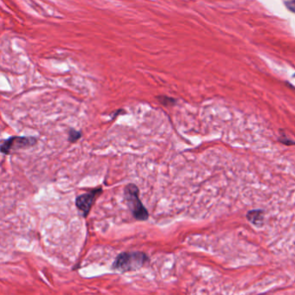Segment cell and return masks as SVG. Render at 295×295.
<instances>
[{"label":"cell","instance_id":"obj_1","mask_svg":"<svg viewBox=\"0 0 295 295\" xmlns=\"http://www.w3.org/2000/svg\"><path fill=\"white\" fill-rule=\"evenodd\" d=\"M148 261V257L142 252H125L119 255L114 262V268L121 272L138 270Z\"/></svg>","mask_w":295,"mask_h":295},{"label":"cell","instance_id":"obj_8","mask_svg":"<svg viewBox=\"0 0 295 295\" xmlns=\"http://www.w3.org/2000/svg\"><path fill=\"white\" fill-rule=\"evenodd\" d=\"M294 77H295V75H294Z\"/></svg>","mask_w":295,"mask_h":295},{"label":"cell","instance_id":"obj_7","mask_svg":"<svg viewBox=\"0 0 295 295\" xmlns=\"http://www.w3.org/2000/svg\"><path fill=\"white\" fill-rule=\"evenodd\" d=\"M286 6L291 12L295 13V0H291L286 2Z\"/></svg>","mask_w":295,"mask_h":295},{"label":"cell","instance_id":"obj_6","mask_svg":"<svg viewBox=\"0 0 295 295\" xmlns=\"http://www.w3.org/2000/svg\"><path fill=\"white\" fill-rule=\"evenodd\" d=\"M68 140L70 141V142H75L76 140H79L80 138H81V134L80 132H78V131L75 130H72L69 131V133H68Z\"/></svg>","mask_w":295,"mask_h":295},{"label":"cell","instance_id":"obj_2","mask_svg":"<svg viewBox=\"0 0 295 295\" xmlns=\"http://www.w3.org/2000/svg\"><path fill=\"white\" fill-rule=\"evenodd\" d=\"M140 190L135 184L129 183L125 188V198L128 207L137 220L146 221L149 218L148 212L140 201Z\"/></svg>","mask_w":295,"mask_h":295},{"label":"cell","instance_id":"obj_4","mask_svg":"<svg viewBox=\"0 0 295 295\" xmlns=\"http://www.w3.org/2000/svg\"><path fill=\"white\" fill-rule=\"evenodd\" d=\"M102 192V189H99L98 190H93L89 193H85L82 194L81 196H78L75 201L77 208L83 212L84 217H87L88 212L90 211L91 206L93 205L94 198L97 195V193Z\"/></svg>","mask_w":295,"mask_h":295},{"label":"cell","instance_id":"obj_3","mask_svg":"<svg viewBox=\"0 0 295 295\" xmlns=\"http://www.w3.org/2000/svg\"><path fill=\"white\" fill-rule=\"evenodd\" d=\"M37 140L33 137H11L5 140L1 146V152L4 154H9L14 150L24 149L34 146Z\"/></svg>","mask_w":295,"mask_h":295},{"label":"cell","instance_id":"obj_5","mask_svg":"<svg viewBox=\"0 0 295 295\" xmlns=\"http://www.w3.org/2000/svg\"><path fill=\"white\" fill-rule=\"evenodd\" d=\"M247 218L251 224L256 225V226H260L264 220V212L261 211V210L250 211L247 214Z\"/></svg>","mask_w":295,"mask_h":295}]
</instances>
